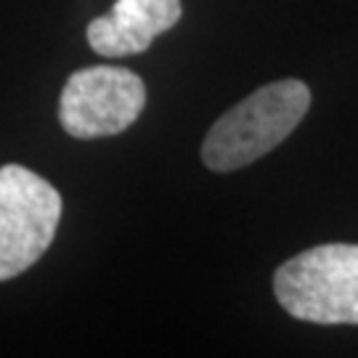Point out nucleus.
<instances>
[{
  "label": "nucleus",
  "instance_id": "2",
  "mask_svg": "<svg viewBox=\"0 0 358 358\" xmlns=\"http://www.w3.org/2000/svg\"><path fill=\"white\" fill-rule=\"evenodd\" d=\"M279 306L310 324H358V244H321L273 273Z\"/></svg>",
  "mask_w": 358,
  "mask_h": 358
},
{
  "label": "nucleus",
  "instance_id": "4",
  "mask_svg": "<svg viewBox=\"0 0 358 358\" xmlns=\"http://www.w3.org/2000/svg\"><path fill=\"white\" fill-rule=\"evenodd\" d=\"M146 106V85L133 69L85 66L66 80L59 99L62 128L80 141L128 130Z\"/></svg>",
  "mask_w": 358,
  "mask_h": 358
},
{
  "label": "nucleus",
  "instance_id": "3",
  "mask_svg": "<svg viewBox=\"0 0 358 358\" xmlns=\"http://www.w3.org/2000/svg\"><path fill=\"white\" fill-rule=\"evenodd\" d=\"M62 220V194L24 165L0 167V282L32 268Z\"/></svg>",
  "mask_w": 358,
  "mask_h": 358
},
{
  "label": "nucleus",
  "instance_id": "5",
  "mask_svg": "<svg viewBox=\"0 0 358 358\" xmlns=\"http://www.w3.org/2000/svg\"><path fill=\"white\" fill-rule=\"evenodd\" d=\"M180 0H117L85 29L90 48L109 59L138 56L152 48L154 38L180 22Z\"/></svg>",
  "mask_w": 358,
  "mask_h": 358
},
{
  "label": "nucleus",
  "instance_id": "1",
  "mask_svg": "<svg viewBox=\"0 0 358 358\" xmlns=\"http://www.w3.org/2000/svg\"><path fill=\"white\" fill-rule=\"evenodd\" d=\"M308 106L310 90L303 80L287 77L257 88L210 128L202 143L205 165L215 173L252 165L303 122Z\"/></svg>",
  "mask_w": 358,
  "mask_h": 358
}]
</instances>
